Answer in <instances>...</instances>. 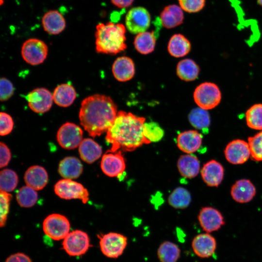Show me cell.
<instances>
[{
    "mask_svg": "<svg viewBox=\"0 0 262 262\" xmlns=\"http://www.w3.org/2000/svg\"><path fill=\"white\" fill-rule=\"evenodd\" d=\"M101 252L107 257L115 259L123 253L127 245V238L122 234L110 232L98 235Z\"/></svg>",
    "mask_w": 262,
    "mask_h": 262,
    "instance_id": "cell-5",
    "label": "cell"
},
{
    "mask_svg": "<svg viewBox=\"0 0 262 262\" xmlns=\"http://www.w3.org/2000/svg\"><path fill=\"white\" fill-rule=\"evenodd\" d=\"M160 19L163 26L167 29L176 27L183 23L184 15L182 9L177 5H169L160 14Z\"/></svg>",
    "mask_w": 262,
    "mask_h": 262,
    "instance_id": "cell-23",
    "label": "cell"
},
{
    "mask_svg": "<svg viewBox=\"0 0 262 262\" xmlns=\"http://www.w3.org/2000/svg\"><path fill=\"white\" fill-rule=\"evenodd\" d=\"M145 118L131 113L119 111L112 124L106 132L105 139L111 145L109 150L132 151L143 144L151 142L143 131Z\"/></svg>",
    "mask_w": 262,
    "mask_h": 262,
    "instance_id": "cell-1",
    "label": "cell"
},
{
    "mask_svg": "<svg viewBox=\"0 0 262 262\" xmlns=\"http://www.w3.org/2000/svg\"><path fill=\"white\" fill-rule=\"evenodd\" d=\"M82 164L75 157H66L61 161L59 164L58 172L64 179H74L78 178L82 173Z\"/></svg>",
    "mask_w": 262,
    "mask_h": 262,
    "instance_id": "cell-25",
    "label": "cell"
},
{
    "mask_svg": "<svg viewBox=\"0 0 262 262\" xmlns=\"http://www.w3.org/2000/svg\"><path fill=\"white\" fill-rule=\"evenodd\" d=\"M188 119L196 129L207 132L211 124L210 115L207 110L200 107L193 109L190 112Z\"/></svg>",
    "mask_w": 262,
    "mask_h": 262,
    "instance_id": "cell-31",
    "label": "cell"
},
{
    "mask_svg": "<svg viewBox=\"0 0 262 262\" xmlns=\"http://www.w3.org/2000/svg\"><path fill=\"white\" fill-rule=\"evenodd\" d=\"M100 167L106 175L110 177H119L126 169V162L121 150H108L102 157Z\"/></svg>",
    "mask_w": 262,
    "mask_h": 262,
    "instance_id": "cell-12",
    "label": "cell"
},
{
    "mask_svg": "<svg viewBox=\"0 0 262 262\" xmlns=\"http://www.w3.org/2000/svg\"><path fill=\"white\" fill-rule=\"evenodd\" d=\"M70 229L69 220L60 214H51L43 222V229L46 236L55 241L64 239L69 233Z\"/></svg>",
    "mask_w": 262,
    "mask_h": 262,
    "instance_id": "cell-6",
    "label": "cell"
},
{
    "mask_svg": "<svg viewBox=\"0 0 262 262\" xmlns=\"http://www.w3.org/2000/svg\"><path fill=\"white\" fill-rule=\"evenodd\" d=\"M156 39L154 32L145 31L138 33L134 40L135 48L141 54H149L154 50Z\"/></svg>",
    "mask_w": 262,
    "mask_h": 262,
    "instance_id": "cell-30",
    "label": "cell"
},
{
    "mask_svg": "<svg viewBox=\"0 0 262 262\" xmlns=\"http://www.w3.org/2000/svg\"><path fill=\"white\" fill-rule=\"evenodd\" d=\"M44 30L52 35L58 34L66 28V20L62 14L57 10L46 12L42 19Z\"/></svg>",
    "mask_w": 262,
    "mask_h": 262,
    "instance_id": "cell-21",
    "label": "cell"
},
{
    "mask_svg": "<svg viewBox=\"0 0 262 262\" xmlns=\"http://www.w3.org/2000/svg\"><path fill=\"white\" fill-rule=\"evenodd\" d=\"M200 71L198 66L190 59L180 61L177 66V74L183 81L190 82L195 80Z\"/></svg>",
    "mask_w": 262,
    "mask_h": 262,
    "instance_id": "cell-29",
    "label": "cell"
},
{
    "mask_svg": "<svg viewBox=\"0 0 262 262\" xmlns=\"http://www.w3.org/2000/svg\"><path fill=\"white\" fill-rule=\"evenodd\" d=\"M0 167L7 166L11 158V153L8 147L2 142L0 144Z\"/></svg>",
    "mask_w": 262,
    "mask_h": 262,
    "instance_id": "cell-43",
    "label": "cell"
},
{
    "mask_svg": "<svg viewBox=\"0 0 262 262\" xmlns=\"http://www.w3.org/2000/svg\"><path fill=\"white\" fill-rule=\"evenodd\" d=\"M83 131L76 124L66 122L59 128L57 133V140L61 147L72 149L79 147L82 141Z\"/></svg>",
    "mask_w": 262,
    "mask_h": 262,
    "instance_id": "cell-10",
    "label": "cell"
},
{
    "mask_svg": "<svg viewBox=\"0 0 262 262\" xmlns=\"http://www.w3.org/2000/svg\"><path fill=\"white\" fill-rule=\"evenodd\" d=\"M63 249L70 256H80L85 254L91 246L88 234L81 230L69 232L63 239Z\"/></svg>",
    "mask_w": 262,
    "mask_h": 262,
    "instance_id": "cell-7",
    "label": "cell"
},
{
    "mask_svg": "<svg viewBox=\"0 0 262 262\" xmlns=\"http://www.w3.org/2000/svg\"><path fill=\"white\" fill-rule=\"evenodd\" d=\"M4 2V0H0V4L2 5Z\"/></svg>",
    "mask_w": 262,
    "mask_h": 262,
    "instance_id": "cell-47",
    "label": "cell"
},
{
    "mask_svg": "<svg viewBox=\"0 0 262 262\" xmlns=\"http://www.w3.org/2000/svg\"><path fill=\"white\" fill-rule=\"evenodd\" d=\"M248 143L251 159L257 162L262 161V130L254 136L249 137Z\"/></svg>",
    "mask_w": 262,
    "mask_h": 262,
    "instance_id": "cell-37",
    "label": "cell"
},
{
    "mask_svg": "<svg viewBox=\"0 0 262 262\" xmlns=\"http://www.w3.org/2000/svg\"><path fill=\"white\" fill-rule=\"evenodd\" d=\"M0 99L1 101L8 100L14 94L13 85L6 78L2 77L0 79Z\"/></svg>",
    "mask_w": 262,
    "mask_h": 262,
    "instance_id": "cell-41",
    "label": "cell"
},
{
    "mask_svg": "<svg viewBox=\"0 0 262 262\" xmlns=\"http://www.w3.org/2000/svg\"><path fill=\"white\" fill-rule=\"evenodd\" d=\"M246 121L247 126L254 130H262V103L251 106L246 112Z\"/></svg>",
    "mask_w": 262,
    "mask_h": 262,
    "instance_id": "cell-34",
    "label": "cell"
},
{
    "mask_svg": "<svg viewBox=\"0 0 262 262\" xmlns=\"http://www.w3.org/2000/svg\"><path fill=\"white\" fill-rule=\"evenodd\" d=\"M126 30L121 23H100L96 26V49L98 53L116 54L126 48Z\"/></svg>",
    "mask_w": 262,
    "mask_h": 262,
    "instance_id": "cell-3",
    "label": "cell"
},
{
    "mask_svg": "<svg viewBox=\"0 0 262 262\" xmlns=\"http://www.w3.org/2000/svg\"><path fill=\"white\" fill-rule=\"evenodd\" d=\"M18 183L16 173L10 169H4L0 173V190L10 192L13 191Z\"/></svg>",
    "mask_w": 262,
    "mask_h": 262,
    "instance_id": "cell-36",
    "label": "cell"
},
{
    "mask_svg": "<svg viewBox=\"0 0 262 262\" xmlns=\"http://www.w3.org/2000/svg\"><path fill=\"white\" fill-rule=\"evenodd\" d=\"M224 154L229 163L233 164H244L250 157L248 143L242 139L233 140L226 147Z\"/></svg>",
    "mask_w": 262,
    "mask_h": 262,
    "instance_id": "cell-14",
    "label": "cell"
},
{
    "mask_svg": "<svg viewBox=\"0 0 262 262\" xmlns=\"http://www.w3.org/2000/svg\"><path fill=\"white\" fill-rule=\"evenodd\" d=\"M12 195L7 192L0 190V226L3 227L5 226L7 215L9 213L10 202L12 199Z\"/></svg>",
    "mask_w": 262,
    "mask_h": 262,
    "instance_id": "cell-39",
    "label": "cell"
},
{
    "mask_svg": "<svg viewBox=\"0 0 262 262\" xmlns=\"http://www.w3.org/2000/svg\"><path fill=\"white\" fill-rule=\"evenodd\" d=\"M5 262H32V261L24 253L18 252L9 256Z\"/></svg>",
    "mask_w": 262,
    "mask_h": 262,
    "instance_id": "cell-44",
    "label": "cell"
},
{
    "mask_svg": "<svg viewBox=\"0 0 262 262\" xmlns=\"http://www.w3.org/2000/svg\"><path fill=\"white\" fill-rule=\"evenodd\" d=\"M117 113L116 106L110 97L95 94L82 101L79 116L81 125L95 137L107 132Z\"/></svg>",
    "mask_w": 262,
    "mask_h": 262,
    "instance_id": "cell-2",
    "label": "cell"
},
{
    "mask_svg": "<svg viewBox=\"0 0 262 262\" xmlns=\"http://www.w3.org/2000/svg\"><path fill=\"white\" fill-rule=\"evenodd\" d=\"M16 198L21 207L29 208L36 203L38 196L35 190L26 185L21 187L17 191Z\"/></svg>",
    "mask_w": 262,
    "mask_h": 262,
    "instance_id": "cell-35",
    "label": "cell"
},
{
    "mask_svg": "<svg viewBox=\"0 0 262 262\" xmlns=\"http://www.w3.org/2000/svg\"><path fill=\"white\" fill-rule=\"evenodd\" d=\"M258 4L262 7V0H257Z\"/></svg>",
    "mask_w": 262,
    "mask_h": 262,
    "instance_id": "cell-46",
    "label": "cell"
},
{
    "mask_svg": "<svg viewBox=\"0 0 262 262\" xmlns=\"http://www.w3.org/2000/svg\"><path fill=\"white\" fill-rule=\"evenodd\" d=\"M198 219L203 230L207 233L216 231L225 224L221 213L211 207L202 208L198 214Z\"/></svg>",
    "mask_w": 262,
    "mask_h": 262,
    "instance_id": "cell-15",
    "label": "cell"
},
{
    "mask_svg": "<svg viewBox=\"0 0 262 262\" xmlns=\"http://www.w3.org/2000/svg\"><path fill=\"white\" fill-rule=\"evenodd\" d=\"M193 97L199 107L208 110L214 108L220 103L222 94L216 84L204 82L196 88Z\"/></svg>",
    "mask_w": 262,
    "mask_h": 262,
    "instance_id": "cell-4",
    "label": "cell"
},
{
    "mask_svg": "<svg viewBox=\"0 0 262 262\" xmlns=\"http://www.w3.org/2000/svg\"><path fill=\"white\" fill-rule=\"evenodd\" d=\"M202 143V136L197 131L189 130L180 133L177 138V145L182 151L191 154L197 151Z\"/></svg>",
    "mask_w": 262,
    "mask_h": 262,
    "instance_id": "cell-17",
    "label": "cell"
},
{
    "mask_svg": "<svg viewBox=\"0 0 262 262\" xmlns=\"http://www.w3.org/2000/svg\"><path fill=\"white\" fill-rule=\"evenodd\" d=\"M181 8L184 11L192 13L200 11L204 7L206 0H178Z\"/></svg>",
    "mask_w": 262,
    "mask_h": 262,
    "instance_id": "cell-40",
    "label": "cell"
},
{
    "mask_svg": "<svg viewBox=\"0 0 262 262\" xmlns=\"http://www.w3.org/2000/svg\"><path fill=\"white\" fill-rule=\"evenodd\" d=\"M177 167L182 177L192 179L198 175L200 170V163L196 156L191 154H186L179 158Z\"/></svg>",
    "mask_w": 262,
    "mask_h": 262,
    "instance_id": "cell-24",
    "label": "cell"
},
{
    "mask_svg": "<svg viewBox=\"0 0 262 262\" xmlns=\"http://www.w3.org/2000/svg\"><path fill=\"white\" fill-rule=\"evenodd\" d=\"M180 250L175 244L168 241L163 242L157 251L161 262H177L180 258Z\"/></svg>",
    "mask_w": 262,
    "mask_h": 262,
    "instance_id": "cell-32",
    "label": "cell"
},
{
    "mask_svg": "<svg viewBox=\"0 0 262 262\" xmlns=\"http://www.w3.org/2000/svg\"><path fill=\"white\" fill-rule=\"evenodd\" d=\"M224 174L223 166L214 160L206 163L201 170L202 180L208 186L211 187H217L221 183Z\"/></svg>",
    "mask_w": 262,
    "mask_h": 262,
    "instance_id": "cell-18",
    "label": "cell"
},
{
    "mask_svg": "<svg viewBox=\"0 0 262 262\" xmlns=\"http://www.w3.org/2000/svg\"><path fill=\"white\" fill-rule=\"evenodd\" d=\"M112 72L118 81L124 82L129 81L135 74L133 61L126 56L118 57L113 65Z\"/></svg>",
    "mask_w": 262,
    "mask_h": 262,
    "instance_id": "cell-20",
    "label": "cell"
},
{
    "mask_svg": "<svg viewBox=\"0 0 262 262\" xmlns=\"http://www.w3.org/2000/svg\"><path fill=\"white\" fill-rule=\"evenodd\" d=\"M191 196L185 188L178 187L175 188L168 196V201L170 206L176 209H184L190 204Z\"/></svg>",
    "mask_w": 262,
    "mask_h": 262,
    "instance_id": "cell-33",
    "label": "cell"
},
{
    "mask_svg": "<svg viewBox=\"0 0 262 262\" xmlns=\"http://www.w3.org/2000/svg\"><path fill=\"white\" fill-rule=\"evenodd\" d=\"M24 179L27 185L35 190H40L47 185L48 181V175L43 167L33 165L26 170Z\"/></svg>",
    "mask_w": 262,
    "mask_h": 262,
    "instance_id": "cell-22",
    "label": "cell"
},
{
    "mask_svg": "<svg viewBox=\"0 0 262 262\" xmlns=\"http://www.w3.org/2000/svg\"><path fill=\"white\" fill-rule=\"evenodd\" d=\"M0 134L5 136L9 134L13 130L14 122L12 117L5 112H1L0 114Z\"/></svg>",
    "mask_w": 262,
    "mask_h": 262,
    "instance_id": "cell-42",
    "label": "cell"
},
{
    "mask_svg": "<svg viewBox=\"0 0 262 262\" xmlns=\"http://www.w3.org/2000/svg\"><path fill=\"white\" fill-rule=\"evenodd\" d=\"M150 16L144 7H136L131 9L127 13L125 24L131 33L138 34L145 32L150 24Z\"/></svg>",
    "mask_w": 262,
    "mask_h": 262,
    "instance_id": "cell-11",
    "label": "cell"
},
{
    "mask_svg": "<svg viewBox=\"0 0 262 262\" xmlns=\"http://www.w3.org/2000/svg\"><path fill=\"white\" fill-rule=\"evenodd\" d=\"M48 52L47 45L43 41L36 38L26 40L21 48V55L27 63L35 66L42 63Z\"/></svg>",
    "mask_w": 262,
    "mask_h": 262,
    "instance_id": "cell-9",
    "label": "cell"
},
{
    "mask_svg": "<svg viewBox=\"0 0 262 262\" xmlns=\"http://www.w3.org/2000/svg\"><path fill=\"white\" fill-rule=\"evenodd\" d=\"M256 189L254 184L247 179L236 181L231 188L230 194L237 202L244 203L250 201L256 195Z\"/></svg>",
    "mask_w": 262,
    "mask_h": 262,
    "instance_id": "cell-19",
    "label": "cell"
},
{
    "mask_svg": "<svg viewBox=\"0 0 262 262\" xmlns=\"http://www.w3.org/2000/svg\"><path fill=\"white\" fill-rule=\"evenodd\" d=\"M54 190L56 195L63 199H79L83 203L89 200L87 190L82 184L70 179H64L57 181Z\"/></svg>",
    "mask_w": 262,
    "mask_h": 262,
    "instance_id": "cell-8",
    "label": "cell"
},
{
    "mask_svg": "<svg viewBox=\"0 0 262 262\" xmlns=\"http://www.w3.org/2000/svg\"><path fill=\"white\" fill-rule=\"evenodd\" d=\"M81 158L88 164H92L98 159L102 154L101 147L91 138H85L79 146Z\"/></svg>",
    "mask_w": 262,
    "mask_h": 262,
    "instance_id": "cell-26",
    "label": "cell"
},
{
    "mask_svg": "<svg viewBox=\"0 0 262 262\" xmlns=\"http://www.w3.org/2000/svg\"><path fill=\"white\" fill-rule=\"evenodd\" d=\"M112 3L118 8H126L133 3L134 0H111Z\"/></svg>",
    "mask_w": 262,
    "mask_h": 262,
    "instance_id": "cell-45",
    "label": "cell"
},
{
    "mask_svg": "<svg viewBox=\"0 0 262 262\" xmlns=\"http://www.w3.org/2000/svg\"><path fill=\"white\" fill-rule=\"evenodd\" d=\"M216 246L214 237L207 232L197 235L192 242L193 251L201 258L212 256L215 251Z\"/></svg>",
    "mask_w": 262,
    "mask_h": 262,
    "instance_id": "cell-16",
    "label": "cell"
},
{
    "mask_svg": "<svg viewBox=\"0 0 262 262\" xmlns=\"http://www.w3.org/2000/svg\"><path fill=\"white\" fill-rule=\"evenodd\" d=\"M53 97L54 102L57 105L66 107L71 105L75 100L76 92L71 85L63 83L55 88Z\"/></svg>",
    "mask_w": 262,
    "mask_h": 262,
    "instance_id": "cell-27",
    "label": "cell"
},
{
    "mask_svg": "<svg viewBox=\"0 0 262 262\" xmlns=\"http://www.w3.org/2000/svg\"><path fill=\"white\" fill-rule=\"evenodd\" d=\"M30 108L37 113H44L51 107L53 94L47 89L37 88L30 92L26 97Z\"/></svg>",
    "mask_w": 262,
    "mask_h": 262,
    "instance_id": "cell-13",
    "label": "cell"
},
{
    "mask_svg": "<svg viewBox=\"0 0 262 262\" xmlns=\"http://www.w3.org/2000/svg\"><path fill=\"white\" fill-rule=\"evenodd\" d=\"M145 136L150 142L161 140L164 135V131L159 124L155 122H145L143 127Z\"/></svg>",
    "mask_w": 262,
    "mask_h": 262,
    "instance_id": "cell-38",
    "label": "cell"
},
{
    "mask_svg": "<svg viewBox=\"0 0 262 262\" xmlns=\"http://www.w3.org/2000/svg\"><path fill=\"white\" fill-rule=\"evenodd\" d=\"M167 49L170 54L173 57H183L190 52L191 43L183 35L175 34L168 42Z\"/></svg>",
    "mask_w": 262,
    "mask_h": 262,
    "instance_id": "cell-28",
    "label": "cell"
}]
</instances>
